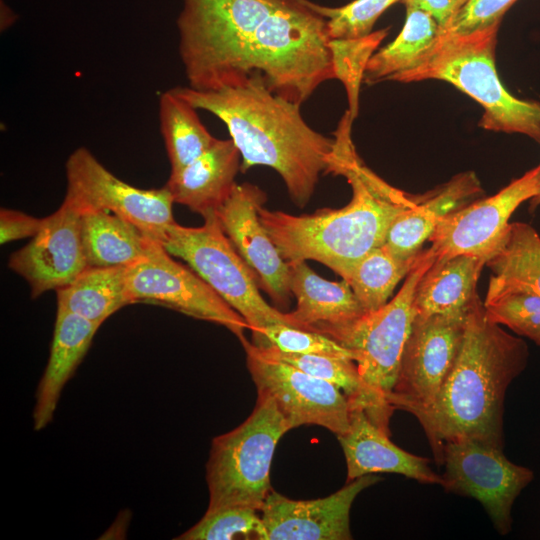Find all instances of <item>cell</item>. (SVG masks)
Segmentation results:
<instances>
[{
  "label": "cell",
  "instance_id": "cell-13",
  "mask_svg": "<svg viewBox=\"0 0 540 540\" xmlns=\"http://www.w3.org/2000/svg\"><path fill=\"white\" fill-rule=\"evenodd\" d=\"M240 342L257 391L268 394L274 400L292 429L317 425L336 436L347 431L350 404L339 388L286 362L264 355L246 337Z\"/></svg>",
  "mask_w": 540,
  "mask_h": 540
},
{
  "label": "cell",
  "instance_id": "cell-10",
  "mask_svg": "<svg viewBox=\"0 0 540 540\" xmlns=\"http://www.w3.org/2000/svg\"><path fill=\"white\" fill-rule=\"evenodd\" d=\"M126 290L130 304L160 305L216 323L239 340L245 338L244 330L249 329L238 312L194 270L174 260L157 241L146 257L126 267Z\"/></svg>",
  "mask_w": 540,
  "mask_h": 540
},
{
  "label": "cell",
  "instance_id": "cell-34",
  "mask_svg": "<svg viewBox=\"0 0 540 540\" xmlns=\"http://www.w3.org/2000/svg\"><path fill=\"white\" fill-rule=\"evenodd\" d=\"M252 343L292 354H318L349 358L353 354L334 339L287 324H273L252 333Z\"/></svg>",
  "mask_w": 540,
  "mask_h": 540
},
{
  "label": "cell",
  "instance_id": "cell-31",
  "mask_svg": "<svg viewBox=\"0 0 540 540\" xmlns=\"http://www.w3.org/2000/svg\"><path fill=\"white\" fill-rule=\"evenodd\" d=\"M388 31L389 28H384L363 37L329 40L333 77L345 87L349 104L347 112L353 120L358 115L359 91L367 64Z\"/></svg>",
  "mask_w": 540,
  "mask_h": 540
},
{
  "label": "cell",
  "instance_id": "cell-28",
  "mask_svg": "<svg viewBox=\"0 0 540 540\" xmlns=\"http://www.w3.org/2000/svg\"><path fill=\"white\" fill-rule=\"evenodd\" d=\"M486 265L492 271L486 294L521 288L540 295V235L531 225L510 223L505 239Z\"/></svg>",
  "mask_w": 540,
  "mask_h": 540
},
{
  "label": "cell",
  "instance_id": "cell-4",
  "mask_svg": "<svg viewBox=\"0 0 540 540\" xmlns=\"http://www.w3.org/2000/svg\"><path fill=\"white\" fill-rule=\"evenodd\" d=\"M528 357L525 341L492 322L479 299L468 312L451 371L432 406L417 418L438 465L449 441L471 439L504 448L505 394Z\"/></svg>",
  "mask_w": 540,
  "mask_h": 540
},
{
  "label": "cell",
  "instance_id": "cell-2",
  "mask_svg": "<svg viewBox=\"0 0 540 540\" xmlns=\"http://www.w3.org/2000/svg\"><path fill=\"white\" fill-rule=\"evenodd\" d=\"M352 121L346 112L334 132L326 171L345 177L351 186L347 205L308 215L259 208L260 221L285 261L315 260L344 280L368 252L384 244L397 216L416 202V196L391 186L359 158Z\"/></svg>",
  "mask_w": 540,
  "mask_h": 540
},
{
  "label": "cell",
  "instance_id": "cell-27",
  "mask_svg": "<svg viewBox=\"0 0 540 540\" xmlns=\"http://www.w3.org/2000/svg\"><path fill=\"white\" fill-rule=\"evenodd\" d=\"M57 309L102 325L129 305L126 267H87L71 283L56 290Z\"/></svg>",
  "mask_w": 540,
  "mask_h": 540
},
{
  "label": "cell",
  "instance_id": "cell-17",
  "mask_svg": "<svg viewBox=\"0 0 540 540\" xmlns=\"http://www.w3.org/2000/svg\"><path fill=\"white\" fill-rule=\"evenodd\" d=\"M381 478L358 477L335 493L314 500H293L271 491L261 509L266 540H349L350 510L356 497Z\"/></svg>",
  "mask_w": 540,
  "mask_h": 540
},
{
  "label": "cell",
  "instance_id": "cell-37",
  "mask_svg": "<svg viewBox=\"0 0 540 540\" xmlns=\"http://www.w3.org/2000/svg\"><path fill=\"white\" fill-rule=\"evenodd\" d=\"M43 219L33 217L20 211L1 208L0 241L5 244L11 241L32 238L42 225Z\"/></svg>",
  "mask_w": 540,
  "mask_h": 540
},
{
  "label": "cell",
  "instance_id": "cell-21",
  "mask_svg": "<svg viewBox=\"0 0 540 540\" xmlns=\"http://www.w3.org/2000/svg\"><path fill=\"white\" fill-rule=\"evenodd\" d=\"M241 155L232 139H217L197 159L172 173L166 183L174 203L202 217L216 212L235 186Z\"/></svg>",
  "mask_w": 540,
  "mask_h": 540
},
{
  "label": "cell",
  "instance_id": "cell-12",
  "mask_svg": "<svg viewBox=\"0 0 540 540\" xmlns=\"http://www.w3.org/2000/svg\"><path fill=\"white\" fill-rule=\"evenodd\" d=\"M442 465L441 486L479 501L495 529L509 533L514 501L533 480V471L511 462L502 448L471 439L444 443Z\"/></svg>",
  "mask_w": 540,
  "mask_h": 540
},
{
  "label": "cell",
  "instance_id": "cell-25",
  "mask_svg": "<svg viewBox=\"0 0 540 540\" xmlns=\"http://www.w3.org/2000/svg\"><path fill=\"white\" fill-rule=\"evenodd\" d=\"M256 347L268 357L286 362L335 385L347 397L350 407L364 409L373 423L391 434L389 424L394 409L364 382L352 359L318 354H292L272 347Z\"/></svg>",
  "mask_w": 540,
  "mask_h": 540
},
{
  "label": "cell",
  "instance_id": "cell-19",
  "mask_svg": "<svg viewBox=\"0 0 540 540\" xmlns=\"http://www.w3.org/2000/svg\"><path fill=\"white\" fill-rule=\"evenodd\" d=\"M289 288L297 301L286 313L288 324L332 339L366 312L344 279L328 281L306 263L289 262Z\"/></svg>",
  "mask_w": 540,
  "mask_h": 540
},
{
  "label": "cell",
  "instance_id": "cell-30",
  "mask_svg": "<svg viewBox=\"0 0 540 540\" xmlns=\"http://www.w3.org/2000/svg\"><path fill=\"white\" fill-rule=\"evenodd\" d=\"M417 257L412 260L398 258L382 245L372 249L355 265L345 280L365 312L378 310L388 302Z\"/></svg>",
  "mask_w": 540,
  "mask_h": 540
},
{
  "label": "cell",
  "instance_id": "cell-11",
  "mask_svg": "<svg viewBox=\"0 0 540 540\" xmlns=\"http://www.w3.org/2000/svg\"><path fill=\"white\" fill-rule=\"evenodd\" d=\"M468 312L415 316L387 399L394 410L418 418L432 406L458 356Z\"/></svg>",
  "mask_w": 540,
  "mask_h": 540
},
{
  "label": "cell",
  "instance_id": "cell-14",
  "mask_svg": "<svg viewBox=\"0 0 540 540\" xmlns=\"http://www.w3.org/2000/svg\"><path fill=\"white\" fill-rule=\"evenodd\" d=\"M539 191L540 164L496 194L478 198L450 213L428 240L435 259L472 255L488 261L505 239L512 214Z\"/></svg>",
  "mask_w": 540,
  "mask_h": 540
},
{
  "label": "cell",
  "instance_id": "cell-23",
  "mask_svg": "<svg viewBox=\"0 0 540 540\" xmlns=\"http://www.w3.org/2000/svg\"><path fill=\"white\" fill-rule=\"evenodd\" d=\"M486 262V258L472 255L435 259L417 285L416 315L467 313L480 299L476 286Z\"/></svg>",
  "mask_w": 540,
  "mask_h": 540
},
{
  "label": "cell",
  "instance_id": "cell-26",
  "mask_svg": "<svg viewBox=\"0 0 540 540\" xmlns=\"http://www.w3.org/2000/svg\"><path fill=\"white\" fill-rule=\"evenodd\" d=\"M406 7V19L398 36L369 60L363 81L369 85L396 81L415 67L437 42L442 29L427 12Z\"/></svg>",
  "mask_w": 540,
  "mask_h": 540
},
{
  "label": "cell",
  "instance_id": "cell-18",
  "mask_svg": "<svg viewBox=\"0 0 540 540\" xmlns=\"http://www.w3.org/2000/svg\"><path fill=\"white\" fill-rule=\"evenodd\" d=\"M390 435L373 423L364 409L350 407L349 428L337 436L348 481L367 474L396 473L423 484L442 485V476L429 467V459L401 449Z\"/></svg>",
  "mask_w": 540,
  "mask_h": 540
},
{
  "label": "cell",
  "instance_id": "cell-7",
  "mask_svg": "<svg viewBox=\"0 0 540 540\" xmlns=\"http://www.w3.org/2000/svg\"><path fill=\"white\" fill-rule=\"evenodd\" d=\"M199 227L173 224L162 245L185 261L247 322L252 333L273 324H288L286 313L270 306L259 292L253 272L223 232L216 212Z\"/></svg>",
  "mask_w": 540,
  "mask_h": 540
},
{
  "label": "cell",
  "instance_id": "cell-35",
  "mask_svg": "<svg viewBox=\"0 0 540 540\" xmlns=\"http://www.w3.org/2000/svg\"><path fill=\"white\" fill-rule=\"evenodd\" d=\"M396 2L401 0H354L333 8L311 2V6L325 18L330 39L358 38L370 34L380 15Z\"/></svg>",
  "mask_w": 540,
  "mask_h": 540
},
{
  "label": "cell",
  "instance_id": "cell-20",
  "mask_svg": "<svg viewBox=\"0 0 540 540\" xmlns=\"http://www.w3.org/2000/svg\"><path fill=\"white\" fill-rule=\"evenodd\" d=\"M481 183L472 171L416 196V202L400 213L390 226L383 246L404 260L415 259L439 223L450 213L481 198Z\"/></svg>",
  "mask_w": 540,
  "mask_h": 540
},
{
  "label": "cell",
  "instance_id": "cell-1",
  "mask_svg": "<svg viewBox=\"0 0 540 540\" xmlns=\"http://www.w3.org/2000/svg\"><path fill=\"white\" fill-rule=\"evenodd\" d=\"M309 0H229L178 29L188 87L241 85L259 73L274 94L302 105L332 79L325 18Z\"/></svg>",
  "mask_w": 540,
  "mask_h": 540
},
{
  "label": "cell",
  "instance_id": "cell-33",
  "mask_svg": "<svg viewBox=\"0 0 540 540\" xmlns=\"http://www.w3.org/2000/svg\"><path fill=\"white\" fill-rule=\"evenodd\" d=\"M258 510L245 506H229L206 510L190 529L176 537L180 540H230L246 538L266 540V529Z\"/></svg>",
  "mask_w": 540,
  "mask_h": 540
},
{
  "label": "cell",
  "instance_id": "cell-38",
  "mask_svg": "<svg viewBox=\"0 0 540 540\" xmlns=\"http://www.w3.org/2000/svg\"><path fill=\"white\" fill-rule=\"evenodd\" d=\"M401 2L405 6L416 7L430 14L444 31L467 0H401Z\"/></svg>",
  "mask_w": 540,
  "mask_h": 540
},
{
  "label": "cell",
  "instance_id": "cell-16",
  "mask_svg": "<svg viewBox=\"0 0 540 540\" xmlns=\"http://www.w3.org/2000/svg\"><path fill=\"white\" fill-rule=\"evenodd\" d=\"M8 266L28 282L32 298L71 283L88 267L78 209L64 199L30 242L11 254Z\"/></svg>",
  "mask_w": 540,
  "mask_h": 540
},
{
  "label": "cell",
  "instance_id": "cell-22",
  "mask_svg": "<svg viewBox=\"0 0 540 540\" xmlns=\"http://www.w3.org/2000/svg\"><path fill=\"white\" fill-rule=\"evenodd\" d=\"M100 326L57 309L48 362L36 390L35 431L44 429L53 420L63 388L85 357Z\"/></svg>",
  "mask_w": 540,
  "mask_h": 540
},
{
  "label": "cell",
  "instance_id": "cell-8",
  "mask_svg": "<svg viewBox=\"0 0 540 540\" xmlns=\"http://www.w3.org/2000/svg\"><path fill=\"white\" fill-rule=\"evenodd\" d=\"M435 258L431 248L422 250L394 298L378 310L366 312L334 338L353 354L364 382L387 403L416 316L415 291Z\"/></svg>",
  "mask_w": 540,
  "mask_h": 540
},
{
  "label": "cell",
  "instance_id": "cell-36",
  "mask_svg": "<svg viewBox=\"0 0 540 540\" xmlns=\"http://www.w3.org/2000/svg\"><path fill=\"white\" fill-rule=\"evenodd\" d=\"M517 0H467L442 35H465L499 26L503 15Z\"/></svg>",
  "mask_w": 540,
  "mask_h": 540
},
{
  "label": "cell",
  "instance_id": "cell-29",
  "mask_svg": "<svg viewBox=\"0 0 540 540\" xmlns=\"http://www.w3.org/2000/svg\"><path fill=\"white\" fill-rule=\"evenodd\" d=\"M196 110L174 89L160 96V131L170 162V174L189 165L216 140L203 125Z\"/></svg>",
  "mask_w": 540,
  "mask_h": 540
},
{
  "label": "cell",
  "instance_id": "cell-9",
  "mask_svg": "<svg viewBox=\"0 0 540 540\" xmlns=\"http://www.w3.org/2000/svg\"><path fill=\"white\" fill-rule=\"evenodd\" d=\"M65 200L80 213L104 210L139 228L162 243L173 217L174 200L166 186L141 189L116 177L85 147L74 150L67 159Z\"/></svg>",
  "mask_w": 540,
  "mask_h": 540
},
{
  "label": "cell",
  "instance_id": "cell-3",
  "mask_svg": "<svg viewBox=\"0 0 540 540\" xmlns=\"http://www.w3.org/2000/svg\"><path fill=\"white\" fill-rule=\"evenodd\" d=\"M174 90L196 109L208 111L227 127L241 155L240 171L261 165L282 178L292 201L303 208L310 201L334 140L312 129L299 104L274 94L259 73L238 86L199 91Z\"/></svg>",
  "mask_w": 540,
  "mask_h": 540
},
{
  "label": "cell",
  "instance_id": "cell-32",
  "mask_svg": "<svg viewBox=\"0 0 540 540\" xmlns=\"http://www.w3.org/2000/svg\"><path fill=\"white\" fill-rule=\"evenodd\" d=\"M487 317L510 328L540 346V295L521 288L486 294L483 303Z\"/></svg>",
  "mask_w": 540,
  "mask_h": 540
},
{
  "label": "cell",
  "instance_id": "cell-24",
  "mask_svg": "<svg viewBox=\"0 0 540 540\" xmlns=\"http://www.w3.org/2000/svg\"><path fill=\"white\" fill-rule=\"evenodd\" d=\"M81 235L88 267H127L146 257L156 242L135 225L104 210L81 213Z\"/></svg>",
  "mask_w": 540,
  "mask_h": 540
},
{
  "label": "cell",
  "instance_id": "cell-6",
  "mask_svg": "<svg viewBox=\"0 0 540 540\" xmlns=\"http://www.w3.org/2000/svg\"><path fill=\"white\" fill-rule=\"evenodd\" d=\"M291 429L274 400L258 392L248 418L212 440L206 464L207 510L245 506L260 511L272 491L270 470L276 446Z\"/></svg>",
  "mask_w": 540,
  "mask_h": 540
},
{
  "label": "cell",
  "instance_id": "cell-15",
  "mask_svg": "<svg viewBox=\"0 0 540 540\" xmlns=\"http://www.w3.org/2000/svg\"><path fill=\"white\" fill-rule=\"evenodd\" d=\"M267 197L258 186L235 184L216 210L218 222L258 286L278 305H289V262L280 255L259 218V208Z\"/></svg>",
  "mask_w": 540,
  "mask_h": 540
},
{
  "label": "cell",
  "instance_id": "cell-39",
  "mask_svg": "<svg viewBox=\"0 0 540 540\" xmlns=\"http://www.w3.org/2000/svg\"><path fill=\"white\" fill-rule=\"evenodd\" d=\"M529 205H530L529 207H530L531 212H534L537 209V207L540 205V191L537 196L533 197L530 200Z\"/></svg>",
  "mask_w": 540,
  "mask_h": 540
},
{
  "label": "cell",
  "instance_id": "cell-5",
  "mask_svg": "<svg viewBox=\"0 0 540 540\" xmlns=\"http://www.w3.org/2000/svg\"><path fill=\"white\" fill-rule=\"evenodd\" d=\"M498 27L465 35L440 34L429 53L396 81L448 82L482 106L480 127L523 134L540 143V102L514 97L499 79L495 65Z\"/></svg>",
  "mask_w": 540,
  "mask_h": 540
}]
</instances>
